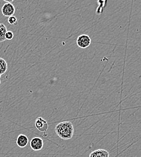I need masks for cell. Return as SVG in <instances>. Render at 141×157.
<instances>
[{
  "instance_id": "obj_1",
  "label": "cell",
  "mask_w": 141,
  "mask_h": 157,
  "mask_svg": "<svg viewBox=\"0 0 141 157\" xmlns=\"http://www.w3.org/2000/svg\"><path fill=\"white\" fill-rule=\"evenodd\" d=\"M55 132L61 139L68 140L73 136L74 126L70 121H63L56 126Z\"/></svg>"
},
{
  "instance_id": "obj_2",
  "label": "cell",
  "mask_w": 141,
  "mask_h": 157,
  "mask_svg": "<svg viewBox=\"0 0 141 157\" xmlns=\"http://www.w3.org/2000/svg\"><path fill=\"white\" fill-rule=\"evenodd\" d=\"M1 12L4 17H10L13 16L15 13V6L10 3H6L3 5L1 9Z\"/></svg>"
},
{
  "instance_id": "obj_3",
  "label": "cell",
  "mask_w": 141,
  "mask_h": 157,
  "mask_svg": "<svg viewBox=\"0 0 141 157\" xmlns=\"http://www.w3.org/2000/svg\"><path fill=\"white\" fill-rule=\"evenodd\" d=\"M91 43V39L87 35H81L77 39V44L81 48L88 47Z\"/></svg>"
},
{
  "instance_id": "obj_4",
  "label": "cell",
  "mask_w": 141,
  "mask_h": 157,
  "mask_svg": "<svg viewBox=\"0 0 141 157\" xmlns=\"http://www.w3.org/2000/svg\"><path fill=\"white\" fill-rule=\"evenodd\" d=\"M30 147L35 151L41 150L43 147V140L40 137H34L30 141Z\"/></svg>"
},
{
  "instance_id": "obj_5",
  "label": "cell",
  "mask_w": 141,
  "mask_h": 157,
  "mask_svg": "<svg viewBox=\"0 0 141 157\" xmlns=\"http://www.w3.org/2000/svg\"><path fill=\"white\" fill-rule=\"evenodd\" d=\"M35 126L40 132H44L46 131L48 129V124L47 121L41 117L38 118L36 120Z\"/></svg>"
},
{
  "instance_id": "obj_6",
  "label": "cell",
  "mask_w": 141,
  "mask_h": 157,
  "mask_svg": "<svg viewBox=\"0 0 141 157\" xmlns=\"http://www.w3.org/2000/svg\"><path fill=\"white\" fill-rule=\"evenodd\" d=\"M28 143V138L24 134H20L18 136L17 139V144L18 147L23 148L27 146Z\"/></svg>"
},
{
  "instance_id": "obj_7",
  "label": "cell",
  "mask_w": 141,
  "mask_h": 157,
  "mask_svg": "<svg viewBox=\"0 0 141 157\" xmlns=\"http://www.w3.org/2000/svg\"><path fill=\"white\" fill-rule=\"evenodd\" d=\"M89 157H110V154L106 150L98 149L92 152Z\"/></svg>"
},
{
  "instance_id": "obj_8",
  "label": "cell",
  "mask_w": 141,
  "mask_h": 157,
  "mask_svg": "<svg viewBox=\"0 0 141 157\" xmlns=\"http://www.w3.org/2000/svg\"><path fill=\"white\" fill-rule=\"evenodd\" d=\"M7 32V29L6 26L3 24L0 23V42H2L6 40L5 38V35Z\"/></svg>"
},
{
  "instance_id": "obj_9",
  "label": "cell",
  "mask_w": 141,
  "mask_h": 157,
  "mask_svg": "<svg viewBox=\"0 0 141 157\" xmlns=\"http://www.w3.org/2000/svg\"><path fill=\"white\" fill-rule=\"evenodd\" d=\"M8 67L7 62L2 58H0V75H4L6 73Z\"/></svg>"
},
{
  "instance_id": "obj_10",
  "label": "cell",
  "mask_w": 141,
  "mask_h": 157,
  "mask_svg": "<svg viewBox=\"0 0 141 157\" xmlns=\"http://www.w3.org/2000/svg\"><path fill=\"white\" fill-rule=\"evenodd\" d=\"M8 22L11 25H16L18 23V20L16 17L12 16L10 17H9L8 18Z\"/></svg>"
},
{
  "instance_id": "obj_11",
  "label": "cell",
  "mask_w": 141,
  "mask_h": 157,
  "mask_svg": "<svg viewBox=\"0 0 141 157\" xmlns=\"http://www.w3.org/2000/svg\"><path fill=\"white\" fill-rule=\"evenodd\" d=\"M13 38H14L13 33L12 32H11V31H7V33H6V35H5L6 40H12Z\"/></svg>"
},
{
  "instance_id": "obj_12",
  "label": "cell",
  "mask_w": 141,
  "mask_h": 157,
  "mask_svg": "<svg viewBox=\"0 0 141 157\" xmlns=\"http://www.w3.org/2000/svg\"><path fill=\"white\" fill-rule=\"evenodd\" d=\"M4 1L6 2V3H10V4H12V2H13V1L12 0V1H7V0H4Z\"/></svg>"
},
{
  "instance_id": "obj_13",
  "label": "cell",
  "mask_w": 141,
  "mask_h": 157,
  "mask_svg": "<svg viewBox=\"0 0 141 157\" xmlns=\"http://www.w3.org/2000/svg\"><path fill=\"white\" fill-rule=\"evenodd\" d=\"M1 80H0V85H1Z\"/></svg>"
},
{
  "instance_id": "obj_14",
  "label": "cell",
  "mask_w": 141,
  "mask_h": 157,
  "mask_svg": "<svg viewBox=\"0 0 141 157\" xmlns=\"http://www.w3.org/2000/svg\"><path fill=\"white\" fill-rule=\"evenodd\" d=\"M1 75H0V78H1Z\"/></svg>"
}]
</instances>
